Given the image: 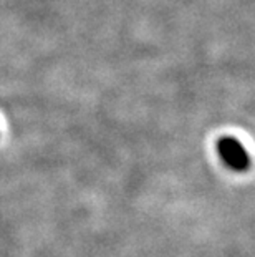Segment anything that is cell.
Masks as SVG:
<instances>
[{"label":"cell","instance_id":"cell-1","mask_svg":"<svg viewBox=\"0 0 255 257\" xmlns=\"http://www.w3.org/2000/svg\"><path fill=\"white\" fill-rule=\"evenodd\" d=\"M217 150H219L222 161L229 168L234 169V171H243V169H247L248 165H250L245 148L235 138H229V136L220 138L219 143H217Z\"/></svg>","mask_w":255,"mask_h":257}]
</instances>
